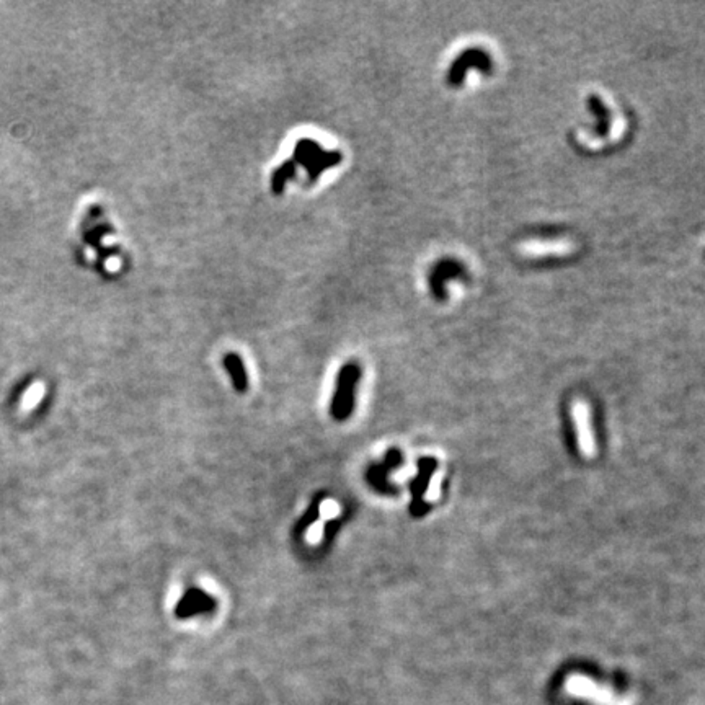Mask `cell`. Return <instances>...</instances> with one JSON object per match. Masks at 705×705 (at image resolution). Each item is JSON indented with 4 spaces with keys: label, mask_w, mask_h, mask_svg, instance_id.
<instances>
[{
    "label": "cell",
    "mask_w": 705,
    "mask_h": 705,
    "mask_svg": "<svg viewBox=\"0 0 705 705\" xmlns=\"http://www.w3.org/2000/svg\"><path fill=\"white\" fill-rule=\"evenodd\" d=\"M293 160L296 165L304 167L309 183H315L325 170L340 165L343 154L340 151H325L317 141L302 138L294 146Z\"/></svg>",
    "instance_id": "obj_1"
},
{
    "label": "cell",
    "mask_w": 705,
    "mask_h": 705,
    "mask_svg": "<svg viewBox=\"0 0 705 705\" xmlns=\"http://www.w3.org/2000/svg\"><path fill=\"white\" fill-rule=\"evenodd\" d=\"M361 381V364L358 361H348L338 371L335 392L332 397L330 415L337 422H346L354 412L356 389Z\"/></svg>",
    "instance_id": "obj_2"
},
{
    "label": "cell",
    "mask_w": 705,
    "mask_h": 705,
    "mask_svg": "<svg viewBox=\"0 0 705 705\" xmlns=\"http://www.w3.org/2000/svg\"><path fill=\"white\" fill-rule=\"evenodd\" d=\"M217 609V601L214 596L206 593L204 589L190 586L187 591L182 594V598L175 606V616L178 619H190V617L211 614Z\"/></svg>",
    "instance_id": "obj_3"
},
{
    "label": "cell",
    "mask_w": 705,
    "mask_h": 705,
    "mask_svg": "<svg viewBox=\"0 0 705 705\" xmlns=\"http://www.w3.org/2000/svg\"><path fill=\"white\" fill-rule=\"evenodd\" d=\"M469 69H479L485 74H490L491 72L490 58L486 56L483 51H480V49H467V51H464L451 65L449 74H447V82H449V85L452 87L461 85Z\"/></svg>",
    "instance_id": "obj_4"
},
{
    "label": "cell",
    "mask_w": 705,
    "mask_h": 705,
    "mask_svg": "<svg viewBox=\"0 0 705 705\" xmlns=\"http://www.w3.org/2000/svg\"><path fill=\"white\" fill-rule=\"evenodd\" d=\"M464 275V268L454 260H441L430 273V288L433 296L442 300L446 299V283L449 280H456Z\"/></svg>",
    "instance_id": "obj_5"
},
{
    "label": "cell",
    "mask_w": 705,
    "mask_h": 705,
    "mask_svg": "<svg viewBox=\"0 0 705 705\" xmlns=\"http://www.w3.org/2000/svg\"><path fill=\"white\" fill-rule=\"evenodd\" d=\"M436 467V462L433 459H420L418 461V477L413 480L410 488H412L413 493V503L410 506V511H412L413 516H422L425 510L423 508H428V505H425L422 496L428 488V480L431 475H433V470Z\"/></svg>",
    "instance_id": "obj_6"
},
{
    "label": "cell",
    "mask_w": 705,
    "mask_h": 705,
    "mask_svg": "<svg viewBox=\"0 0 705 705\" xmlns=\"http://www.w3.org/2000/svg\"><path fill=\"white\" fill-rule=\"evenodd\" d=\"M573 420H575L578 428V442H580V449L583 451V454L593 456L594 439L591 433V423H589V410L584 403L581 402L573 403Z\"/></svg>",
    "instance_id": "obj_7"
},
{
    "label": "cell",
    "mask_w": 705,
    "mask_h": 705,
    "mask_svg": "<svg viewBox=\"0 0 705 705\" xmlns=\"http://www.w3.org/2000/svg\"><path fill=\"white\" fill-rule=\"evenodd\" d=\"M222 366H224V369L227 371L229 377H231L234 389L237 390L239 393L247 392L248 387H250V381H248V373H247V368H245L244 359L240 358L237 353L231 351V353L224 354Z\"/></svg>",
    "instance_id": "obj_8"
},
{
    "label": "cell",
    "mask_w": 705,
    "mask_h": 705,
    "mask_svg": "<svg viewBox=\"0 0 705 705\" xmlns=\"http://www.w3.org/2000/svg\"><path fill=\"white\" fill-rule=\"evenodd\" d=\"M389 472L390 470L387 469L384 464L379 462L371 464L368 470H366V480H368V483L373 486L376 491H379V493L393 495L397 493V488L389 482Z\"/></svg>",
    "instance_id": "obj_9"
},
{
    "label": "cell",
    "mask_w": 705,
    "mask_h": 705,
    "mask_svg": "<svg viewBox=\"0 0 705 705\" xmlns=\"http://www.w3.org/2000/svg\"><path fill=\"white\" fill-rule=\"evenodd\" d=\"M296 175H297V165L294 160H286L283 162L280 167H276L270 178V187L273 193L283 195V191L288 187V182L296 178Z\"/></svg>",
    "instance_id": "obj_10"
},
{
    "label": "cell",
    "mask_w": 705,
    "mask_h": 705,
    "mask_svg": "<svg viewBox=\"0 0 705 705\" xmlns=\"http://www.w3.org/2000/svg\"><path fill=\"white\" fill-rule=\"evenodd\" d=\"M521 250L526 255L540 256V255H562L570 251L572 247L567 242H529L524 244Z\"/></svg>",
    "instance_id": "obj_11"
},
{
    "label": "cell",
    "mask_w": 705,
    "mask_h": 705,
    "mask_svg": "<svg viewBox=\"0 0 705 705\" xmlns=\"http://www.w3.org/2000/svg\"><path fill=\"white\" fill-rule=\"evenodd\" d=\"M45 395H46V386L43 384V382H35V384H31L20 398V412L21 413L33 412V410L38 408V405L43 402Z\"/></svg>",
    "instance_id": "obj_12"
},
{
    "label": "cell",
    "mask_w": 705,
    "mask_h": 705,
    "mask_svg": "<svg viewBox=\"0 0 705 705\" xmlns=\"http://www.w3.org/2000/svg\"><path fill=\"white\" fill-rule=\"evenodd\" d=\"M588 105H589V110H591L596 114V116H598V126H596V129H594L596 134H598V136H604L606 133H608V128H609V111H608V108L604 106L603 100H601V98L596 97V95L589 97Z\"/></svg>",
    "instance_id": "obj_13"
},
{
    "label": "cell",
    "mask_w": 705,
    "mask_h": 705,
    "mask_svg": "<svg viewBox=\"0 0 705 705\" xmlns=\"http://www.w3.org/2000/svg\"><path fill=\"white\" fill-rule=\"evenodd\" d=\"M320 500L322 498H315L312 503H310L309 510L304 513V516L299 519L296 528H294V535H297V537L299 535H302L310 526H312L317 519H319V516H320Z\"/></svg>",
    "instance_id": "obj_14"
}]
</instances>
